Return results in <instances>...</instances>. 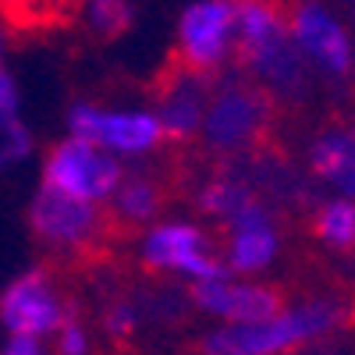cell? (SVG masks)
I'll return each mask as SVG.
<instances>
[{
  "instance_id": "cell-1",
  "label": "cell",
  "mask_w": 355,
  "mask_h": 355,
  "mask_svg": "<svg viewBox=\"0 0 355 355\" xmlns=\"http://www.w3.org/2000/svg\"><path fill=\"white\" fill-rule=\"evenodd\" d=\"M348 320V306L338 299H309L288 306L259 323H224L199 338L202 355H288L334 334Z\"/></svg>"
},
{
  "instance_id": "cell-2",
  "label": "cell",
  "mask_w": 355,
  "mask_h": 355,
  "mask_svg": "<svg viewBox=\"0 0 355 355\" xmlns=\"http://www.w3.org/2000/svg\"><path fill=\"white\" fill-rule=\"evenodd\" d=\"M277 103L245 75H217V89L206 107L199 139L210 153L234 160L245 157L259 146H266V135L274 128Z\"/></svg>"
},
{
  "instance_id": "cell-3",
  "label": "cell",
  "mask_w": 355,
  "mask_h": 355,
  "mask_svg": "<svg viewBox=\"0 0 355 355\" xmlns=\"http://www.w3.org/2000/svg\"><path fill=\"white\" fill-rule=\"evenodd\" d=\"M125 182V167L117 157L96 150L93 142H82L64 135L61 142H53L43 157V174L40 185H50L57 192H64L82 202H110L117 185Z\"/></svg>"
},
{
  "instance_id": "cell-4",
  "label": "cell",
  "mask_w": 355,
  "mask_h": 355,
  "mask_svg": "<svg viewBox=\"0 0 355 355\" xmlns=\"http://www.w3.org/2000/svg\"><path fill=\"white\" fill-rule=\"evenodd\" d=\"M75 309L78 306L64 299V291L57 288L46 266H28L0 291V327L15 338L50 341L57 327L68 320V313Z\"/></svg>"
},
{
  "instance_id": "cell-5",
  "label": "cell",
  "mask_w": 355,
  "mask_h": 355,
  "mask_svg": "<svg viewBox=\"0 0 355 355\" xmlns=\"http://www.w3.org/2000/svg\"><path fill=\"white\" fill-rule=\"evenodd\" d=\"M139 259L153 274H178L196 281H217L231 277L224 259L214 256L206 231L192 220H157L146 227L139 242Z\"/></svg>"
},
{
  "instance_id": "cell-6",
  "label": "cell",
  "mask_w": 355,
  "mask_h": 355,
  "mask_svg": "<svg viewBox=\"0 0 355 355\" xmlns=\"http://www.w3.org/2000/svg\"><path fill=\"white\" fill-rule=\"evenodd\" d=\"M71 139L93 142L110 157H142L164 142L153 110H103L89 100H75L64 114Z\"/></svg>"
},
{
  "instance_id": "cell-7",
  "label": "cell",
  "mask_w": 355,
  "mask_h": 355,
  "mask_svg": "<svg viewBox=\"0 0 355 355\" xmlns=\"http://www.w3.org/2000/svg\"><path fill=\"white\" fill-rule=\"evenodd\" d=\"M25 220H28L33 239L46 252H61V256H71V252H82L89 245H96L100 231H103L100 206L71 199V196L57 192L50 185H40L33 192Z\"/></svg>"
},
{
  "instance_id": "cell-8",
  "label": "cell",
  "mask_w": 355,
  "mask_h": 355,
  "mask_svg": "<svg viewBox=\"0 0 355 355\" xmlns=\"http://www.w3.org/2000/svg\"><path fill=\"white\" fill-rule=\"evenodd\" d=\"M153 103H157V121L164 132V142H189L199 135L206 107L217 89V75H202L185 68L171 53L164 68L153 75Z\"/></svg>"
},
{
  "instance_id": "cell-9",
  "label": "cell",
  "mask_w": 355,
  "mask_h": 355,
  "mask_svg": "<svg viewBox=\"0 0 355 355\" xmlns=\"http://www.w3.org/2000/svg\"><path fill=\"white\" fill-rule=\"evenodd\" d=\"M231 43H234L231 0H196L178 18V43L171 53L192 71L220 75V68L231 61Z\"/></svg>"
},
{
  "instance_id": "cell-10",
  "label": "cell",
  "mask_w": 355,
  "mask_h": 355,
  "mask_svg": "<svg viewBox=\"0 0 355 355\" xmlns=\"http://www.w3.org/2000/svg\"><path fill=\"white\" fill-rule=\"evenodd\" d=\"M288 33L291 43L302 50L323 75L348 78L355 68V50L345 25L316 0H288Z\"/></svg>"
},
{
  "instance_id": "cell-11",
  "label": "cell",
  "mask_w": 355,
  "mask_h": 355,
  "mask_svg": "<svg viewBox=\"0 0 355 355\" xmlns=\"http://www.w3.org/2000/svg\"><path fill=\"white\" fill-rule=\"evenodd\" d=\"M189 302L202 313L224 320V323H259V320H270L284 309L277 288L242 281V277L196 281L189 288Z\"/></svg>"
},
{
  "instance_id": "cell-12",
  "label": "cell",
  "mask_w": 355,
  "mask_h": 355,
  "mask_svg": "<svg viewBox=\"0 0 355 355\" xmlns=\"http://www.w3.org/2000/svg\"><path fill=\"white\" fill-rule=\"evenodd\" d=\"M224 245V266L231 277L239 274H259L281 256V224L277 210L266 199L252 202L242 217H234L227 227Z\"/></svg>"
},
{
  "instance_id": "cell-13",
  "label": "cell",
  "mask_w": 355,
  "mask_h": 355,
  "mask_svg": "<svg viewBox=\"0 0 355 355\" xmlns=\"http://www.w3.org/2000/svg\"><path fill=\"white\" fill-rule=\"evenodd\" d=\"M306 171L313 182L355 199V125H327L316 132L306 150Z\"/></svg>"
},
{
  "instance_id": "cell-14",
  "label": "cell",
  "mask_w": 355,
  "mask_h": 355,
  "mask_svg": "<svg viewBox=\"0 0 355 355\" xmlns=\"http://www.w3.org/2000/svg\"><path fill=\"white\" fill-rule=\"evenodd\" d=\"M252 202H259L256 189L245 185L242 178L231 174V171H220L217 178H210V182L196 192V206H199L206 217L220 220L224 227H227L234 217H242Z\"/></svg>"
},
{
  "instance_id": "cell-15",
  "label": "cell",
  "mask_w": 355,
  "mask_h": 355,
  "mask_svg": "<svg viewBox=\"0 0 355 355\" xmlns=\"http://www.w3.org/2000/svg\"><path fill=\"white\" fill-rule=\"evenodd\" d=\"M110 206H114V217L128 224H157L164 206V185L146 174H125V182L110 196Z\"/></svg>"
},
{
  "instance_id": "cell-16",
  "label": "cell",
  "mask_w": 355,
  "mask_h": 355,
  "mask_svg": "<svg viewBox=\"0 0 355 355\" xmlns=\"http://www.w3.org/2000/svg\"><path fill=\"white\" fill-rule=\"evenodd\" d=\"M313 234L320 245H327L334 252H352L355 249V199L334 196V199H320L313 210Z\"/></svg>"
},
{
  "instance_id": "cell-17",
  "label": "cell",
  "mask_w": 355,
  "mask_h": 355,
  "mask_svg": "<svg viewBox=\"0 0 355 355\" xmlns=\"http://www.w3.org/2000/svg\"><path fill=\"white\" fill-rule=\"evenodd\" d=\"M78 11H82V21L89 28V36H93L96 43L121 40L135 21L132 0H78Z\"/></svg>"
},
{
  "instance_id": "cell-18",
  "label": "cell",
  "mask_w": 355,
  "mask_h": 355,
  "mask_svg": "<svg viewBox=\"0 0 355 355\" xmlns=\"http://www.w3.org/2000/svg\"><path fill=\"white\" fill-rule=\"evenodd\" d=\"M135 306H139V316H142V320L171 327V323H182V320L189 316V306H192V302H189V291L164 284V288H146V291H139Z\"/></svg>"
},
{
  "instance_id": "cell-19",
  "label": "cell",
  "mask_w": 355,
  "mask_h": 355,
  "mask_svg": "<svg viewBox=\"0 0 355 355\" xmlns=\"http://www.w3.org/2000/svg\"><path fill=\"white\" fill-rule=\"evenodd\" d=\"M33 153V132L21 121V114L0 110V174H8Z\"/></svg>"
},
{
  "instance_id": "cell-20",
  "label": "cell",
  "mask_w": 355,
  "mask_h": 355,
  "mask_svg": "<svg viewBox=\"0 0 355 355\" xmlns=\"http://www.w3.org/2000/svg\"><path fill=\"white\" fill-rule=\"evenodd\" d=\"M139 323H142V316H139L135 299H114V302L103 306V334L110 341H117V345L132 341L135 331H139Z\"/></svg>"
},
{
  "instance_id": "cell-21",
  "label": "cell",
  "mask_w": 355,
  "mask_h": 355,
  "mask_svg": "<svg viewBox=\"0 0 355 355\" xmlns=\"http://www.w3.org/2000/svg\"><path fill=\"white\" fill-rule=\"evenodd\" d=\"M50 341H53L50 345L53 355H89V352H93V334H89V327L82 323L78 309L68 313V320L57 327V334Z\"/></svg>"
},
{
  "instance_id": "cell-22",
  "label": "cell",
  "mask_w": 355,
  "mask_h": 355,
  "mask_svg": "<svg viewBox=\"0 0 355 355\" xmlns=\"http://www.w3.org/2000/svg\"><path fill=\"white\" fill-rule=\"evenodd\" d=\"M0 110L18 114V82L8 68V28L0 25Z\"/></svg>"
},
{
  "instance_id": "cell-23",
  "label": "cell",
  "mask_w": 355,
  "mask_h": 355,
  "mask_svg": "<svg viewBox=\"0 0 355 355\" xmlns=\"http://www.w3.org/2000/svg\"><path fill=\"white\" fill-rule=\"evenodd\" d=\"M0 355H53L46 341H36V338H15L8 334V341L0 345Z\"/></svg>"
},
{
  "instance_id": "cell-24",
  "label": "cell",
  "mask_w": 355,
  "mask_h": 355,
  "mask_svg": "<svg viewBox=\"0 0 355 355\" xmlns=\"http://www.w3.org/2000/svg\"><path fill=\"white\" fill-rule=\"evenodd\" d=\"M352 8H355V0H352Z\"/></svg>"
}]
</instances>
